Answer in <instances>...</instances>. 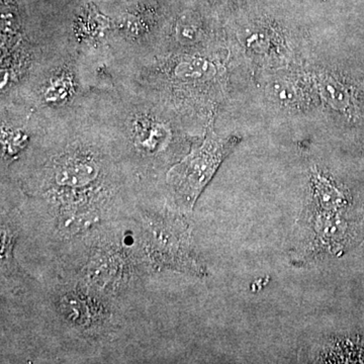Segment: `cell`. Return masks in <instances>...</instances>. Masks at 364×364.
Returning a JSON list of instances; mask_svg holds the SVG:
<instances>
[{"instance_id":"7c38bea8","label":"cell","mask_w":364,"mask_h":364,"mask_svg":"<svg viewBox=\"0 0 364 364\" xmlns=\"http://www.w3.org/2000/svg\"><path fill=\"white\" fill-rule=\"evenodd\" d=\"M200 28L191 18H179L174 26V36L181 45L196 44L200 39Z\"/></svg>"},{"instance_id":"ba28073f","label":"cell","mask_w":364,"mask_h":364,"mask_svg":"<svg viewBox=\"0 0 364 364\" xmlns=\"http://www.w3.org/2000/svg\"><path fill=\"white\" fill-rule=\"evenodd\" d=\"M312 186L314 202L318 212L337 213L347 205L343 191L321 172L313 174Z\"/></svg>"},{"instance_id":"8fae6325","label":"cell","mask_w":364,"mask_h":364,"mask_svg":"<svg viewBox=\"0 0 364 364\" xmlns=\"http://www.w3.org/2000/svg\"><path fill=\"white\" fill-rule=\"evenodd\" d=\"M155 11L150 7H141L124 16L122 28L126 33L134 35L148 32L154 21Z\"/></svg>"},{"instance_id":"3957f363","label":"cell","mask_w":364,"mask_h":364,"mask_svg":"<svg viewBox=\"0 0 364 364\" xmlns=\"http://www.w3.org/2000/svg\"><path fill=\"white\" fill-rule=\"evenodd\" d=\"M132 136L136 147L151 154L167 145L171 130L168 124L154 112H136L132 119Z\"/></svg>"},{"instance_id":"5b68a950","label":"cell","mask_w":364,"mask_h":364,"mask_svg":"<svg viewBox=\"0 0 364 364\" xmlns=\"http://www.w3.org/2000/svg\"><path fill=\"white\" fill-rule=\"evenodd\" d=\"M265 93L272 104L286 109H301L310 102L308 85L296 76H275L268 81Z\"/></svg>"},{"instance_id":"30bf717a","label":"cell","mask_w":364,"mask_h":364,"mask_svg":"<svg viewBox=\"0 0 364 364\" xmlns=\"http://www.w3.org/2000/svg\"><path fill=\"white\" fill-rule=\"evenodd\" d=\"M76 91V83L71 72L62 69L52 74L43 87L42 97L46 104L60 107L66 104Z\"/></svg>"},{"instance_id":"277c9868","label":"cell","mask_w":364,"mask_h":364,"mask_svg":"<svg viewBox=\"0 0 364 364\" xmlns=\"http://www.w3.org/2000/svg\"><path fill=\"white\" fill-rule=\"evenodd\" d=\"M97 163L86 153H74L62 158L54 167L55 182L59 186L80 188L97 179Z\"/></svg>"},{"instance_id":"52a82bcc","label":"cell","mask_w":364,"mask_h":364,"mask_svg":"<svg viewBox=\"0 0 364 364\" xmlns=\"http://www.w3.org/2000/svg\"><path fill=\"white\" fill-rule=\"evenodd\" d=\"M243 44L249 54L259 59L274 58L284 49V40L272 26L254 25L244 33Z\"/></svg>"},{"instance_id":"6da1fadb","label":"cell","mask_w":364,"mask_h":364,"mask_svg":"<svg viewBox=\"0 0 364 364\" xmlns=\"http://www.w3.org/2000/svg\"><path fill=\"white\" fill-rule=\"evenodd\" d=\"M240 141L237 136H218L210 127L202 145L169 170L167 182L182 208H193L220 165Z\"/></svg>"},{"instance_id":"7a4b0ae2","label":"cell","mask_w":364,"mask_h":364,"mask_svg":"<svg viewBox=\"0 0 364 364\" xmlns=\"http://www.w3.org/2000/svg\"><path fill=\"white\" fill-rule=\"evenodd\" d=\"M315 86L321 97L334 111L345 117L358 116V91L351 83L334 74L320 73L315 76Z\"/></svg>"},{"instance_id":"8992f818","label":"cell","mask_w":364,"mask_h":364,"mask_svg":"<svg viewBox=\"0 0 364 364\" xmlns=\"http://www.w3.org/2000/svg\"><path fill=\"white\" fill-rule=\"evenodd\" d=\"M170 79L181 85L208 83L214 80L218 69L210 60L198 56H188L177 59L171 64Z\"/></svg>"},{"instance_id":"9c48e42d","label":"cell","mask_w":364,"mask_h":364,"mask_svg":"<svg viewBox=\"0 0 364 364\" xmlns=\"http://www.w3.org/2000/svg\"><path fill=\"white\" fill-rule=\"evenodd\" d=\"M315 241L314 245L318 252L331 253L342 240L344 224L337 217L336 213L320 212L316 220Z\"/></svg>"}]
</instances>
